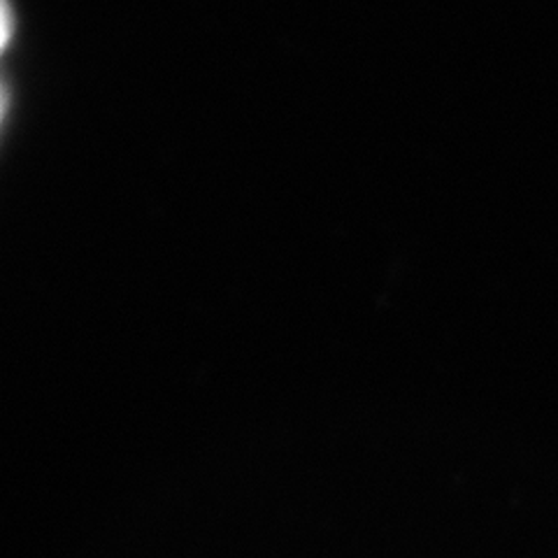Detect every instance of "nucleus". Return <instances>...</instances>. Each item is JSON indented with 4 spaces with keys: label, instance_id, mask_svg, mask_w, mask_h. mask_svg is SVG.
<instances>
[{
    "label": "nucleus",
    "instance_id": "nucleus-1",
    "mask_svg": "<svg viewBox=\"0 0 558 558\" xmlns=\"http://www.w3.org/2000/svg\"><path fill=\"white\" fill-rule=\"evenodd\" d=\"M12 28H14L12 5H10V0H3V47H8L12 40Z\"/></svg>",
    "mask_w": 558,
    "mask_h": 558
}]
</instances>
